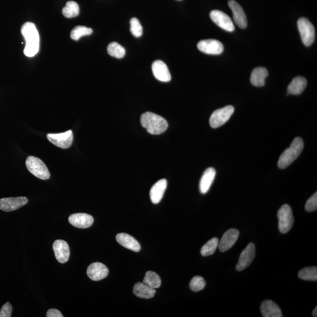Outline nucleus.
Instances as JSON below:
<instances>
[{
	"label": "nucleus",
	"instance_id": "nucleus-29",
	"mask_svg": "<svg viewBox=\"0 0 317 317\" xmlns=\"http://www.w3.org/2000/svg\"><path fill=\"white\" fill-rule=\"evenodd\" d=\"M218 239L215 238L207 242L201 249V255L206 257L211 256L215 253L216 249L218 247Z\"/></svg>",
	"mask_w": 317,
	"mask_h": 317
},
{
	"label": "nucleus",
	"instance_id": "nucleus-14",
	"mask_svg": "<svg viewBox=\"0 0 317 317\" xmlns=\"http://www.w3.org/2000/svg\"><path fill=\"white\" fill-rule=\"evenodd\" d=\"M233 14V19L239 27L244 29L247 26V20L243 8L235 0H230L228 2Z\"/></svg>",
	"mask_w": 317,
	"mask_h": 317
},
{
	"label": "nucleus",
	"instance_id": "nucleus-24",
	"mask_svg": "<svg viewBox=\"0 0 317 317\" xmlns=\"http://www.w3.org/2000/svg\"><path fill=\"white\" fill-rule=\"evenodd\" d=\"M269 75L267 69L264 67H258L254 69L251 74L250 81L254 86L261 87L265 85V80Z\"/></svg>",
	"mask_w": 317,
	"mask_h": 317
},
{
	"label": "nucleus",
	"instance_id": "nucleus-15",
	"mask_svg": "<svg viewBox=\"0 0 317 317\" xmlns=\"http://www.w3.org/2000/svg\"><path fill=\"white\" fill-rule=\"evenodd\" d=\"M86 273L92 280L98 281L108 276L109 270L107 267L101 263H94L89 265Z\"/></svg>",
	"mask_w": 317,
	"mask_h": 317
},
{
	"label": "nucleus",
	"instance_id": "nucleus-36",
	"mask_svg": "<svg viewBox=\"0 0 317 317\" xmlns=\"http://www.w3.org/2000/svg\"><path fill=\"white\" fill-rule=\"evenodd\" d=\"M47 317H63V315L60 312L59 310L57 309H50L47 311Z\"/></svg>",
	"mask_w": 317,
	"mask_h": 317
},
{
	"label": "nucleus",
	"instance_id": "nucleus-11",
	"mask_svg": "<svg viewBox=\"0 0 317 317\" xmlns=\"http://www.w3.org/2000/svg\"><path fill=\"white\" fill-rule=\"evenodd\" d=\"M28 201L26 197L2 198L0 199V209L6 212L14 211L25 206Z\"/></svg>",
	"mask_w": 317,
	"mask_h": 317
},
{
	"label": "nucleus",
	"instance_id": "nucleus-7",
	"mask_svg": "<svg viewBox=\"0 0 317 317\" xmlns=\"http://www.w3.org/2000/svg\"><path fill=\"white\" fill-rule=\"evenodd\" d=\"M235 108L232 105L225 106L213 112L210 118V125L213 128H218L223 125L232 117Z\"/></svg>",
	"mask_w": 317,
	"mask_h": 317
},
{
	"label": "nucleus",
	"instance_id": "nucleus-2",
	"mask_svg": "<svg viewBox=\"0 0 317 317\" xmlns=\"http://www.w3.org/2000/svg\"><path fill=\"white\" fill-rule=\"evenodd\" d=\"M141 125L152 135L164 133L168 128V123L163 117L151 112H147L140 117Z\"/></svg>",
	"mask_w": 317,
	"mask_h": 317
},
{
	"label": "nucleus",
	"instance_id": "nucleus-18",
	"mask_svg": "<svg viewBox=\"0 0 317 317\" xmlns=\"http://www.w3.org/2000/svg\"><path fill=\"white\" fill-rule=\"evenodd\" d=\"M68 221L77 228L86 229L92 225L94 220L92 216L86 213H76L70 216Z\"/></svg>",
	"mask_w": 317,
	"mask_h": 317
},
{
	"label": "nucleus",
	"instance_id": "nucleus-17",
	"mask_svg": "<svg viewBox=\"0 0 317 317\" xmlns=\"http://www.w3.org/2000/svg\"><path fill=\"white\" fill-rule=\"evenodd\" d=\"M152 69L156 79L160 81L168 82L171 80V75L168 67L162 60H155L152 63Z\"/></svg>",
	"mask_w": 317,
	"mask_h": 317
},
{
	"label": "nucleus",
	"instance_id": "nucleus-33",
	"mask_svg": "<svg viewBox=\"0 0 317 317\" xmlns=\"http://www.w3.org/2000/svg\"><path fill=\"white\" fill-rule=\"evenodd\" d=\"M130 24V30L132 35L137 38H139L142 36L143 28L139 20L136 18H132L131 20Z\"/></svg>",
	"mask_w": 317,
	"mask_h": 317
},
{
	"label": "nucleus",
	"instance_id": "nucleus-4",
	"mask_svg": "<svg viewBox=\"0 0 317 317\" xmlns=\"http://www.w3.org/2000/svg\"><path fill=\"white\" fill-rule=\"evenodd\" d=\"M28 171L36 177L42 180H48L50 178L48 169L40 158L30 156L25 162Z\"/></svg>",
	"mask_w": 317,
	"mask_h": 317
},
{
	"label": "nucleus",
	"instance_id": "nucleus-8",
	"mask_svg": "<svg viewBox=\"0 0 317 317\" xmlns=\"http://www.w3.org/2000/svg\"><path fill=\"white\" fill-rule=\"evenodd\" d=\"M47 139L50 142L61 149H68L73 142V132L70 130L60 134H49Z\"/></svg>",
	"mask_w": 317,
	"mask_h": 317
},
{
	"label": "nucleus",
	"instance_id": "nucleus-1",
	"mask_svg": "<svg viewBox=\"0 0 317 317\" xmlns=\"http://www.w3.org/2000/svg\"><path fill=\"white\" fill-rule=\"evenodd\" d=\"M21 33L26 43L24 54L28 57L35 56L40 49V36L36 26L33 23L26 22L22 25Z\"/></svg>",
	"mask_w": 317,
	"mask_h": 317
},
{
	"label": "nucleus",
	"instance_id": "nucleus-6",
	"mask_svg": "<svg viewBox=\"0 0 317 317\" xmlns=\"http://www.w3.org/2000/svg\"><path fill=\"white\" fill-rule=\"evenodd\" d=\"M297 25L302 42L307 47H309L315 40V28L309 20L304 17L298 20Z\"/></svg>",
	"mask_w": 317,
	"mask_h": 317
},
{
	"label": "nucleus",
	"instance_id": "nucleus-35",
	"mask_svg": "<svg viewBox=\"0 0 317 317\" xmlns=\"http://www.w3.org/2000/svg\"><path fill=\"white\" fill-rule=\"evenodd\" d=\"M13 307L10 302H6L0 310V317H10L12 315Z\"/></svg>",
	"mask_w": 317,
	"mask_h": 317
},
{
	"label": "nucleus",
	"instance_id": "nucleus-25",
	"mask_svg": "<svg viewBox=\"0 0 317 317\" xmlns=\"http://www.w3.org/2000/svg\"><path fill=\"white\" fill-rule=\"evenodd\" d=\"M134 294L138 297L149 299L154 297L155 295V289H152L143 282H138L134 285Z\"/></svg>",
	"mask_w": 317,
	"mask_h": 317
},
{
	"label": "nucleus",
	"instance_id": "nucleus-31",
	"mask_svg": "<svg viewBox=\"0 0 317 317\" xmlns=\"http://www.w3.org/2000/svg\"><path fill=\"white\" fill-rule=\"evenodd\" d=\"M93 33V30L90 28L85 27V26H77L71 33V38L75 41L79 40L80 37L91 35Z\"/></svg>",
	"mask_w": 317,
	"mask_h": 317
},
{
	"label": "nucleus",
	"instance_id": "nucleus-27",
	"mask_svg": "<svg viewBox=\"0 0 317 317\" xmlns=\"http://www.w3.org/2000/svg\"><path fill=\"white\" fill-rule=\"evenodd\" d=\"M62 14L66 18H73L79 15V7L76 2L70 1L67 2L63 8Z\"/></svg>",
	"mask_w": 317,
	"mask_h": 317
},
{
	"label": "nucleus",
	"instance_id": "nucleus-21",
	"mask_svg": "<svg viewBox=\"0 0 317 317\" xmlns=\"http://www.w3.org/2000/svg\"><path fill=\"white\" fill-rule=\"evenodd\" d=\"M168 182L166 179H161L157 181L154 186H152L151 191H150V198L152 202L154 204H158L160 202V200L165 194Z\"/></svg>",
	"mask_w": 317,
	"mask_h": 317
},
{
	"label": "nucleus",
	"instance_id": "nucleus-32",
	"mask_svg": "<svg viewBox=\"0 0 317 317\" xmlns=\"http://www.w3.org/2000/svg\"><path fill=\"white\" fill-rule=\"evenodd\" d=\"M206 286V281L202 277L195 276L190 282V289L193 292H198L204 289Z\"/></svg>",
	"mask_w": 317,
	"mask_h": 317
},
{
	"label": "nucleus",
	"instance_id": "nucleus-13",
	"mask_svg": "<svg viewBox=\"0 0 317 317\" xmlns=\"http://www.w3.org/2000/svg\"><path fill=\"white\" fill-rule=\"evenodd\" d=\"M239 232L238 229H231L224 233L220 242L218 241V248L221 252H225L233 246L238 240Z\"/></svg>",
	"mask_w": 317,
	"mask_h": 317
},
{
	"label": "nucleus",
	"instance_id": "nucleus-12",
	"mask_svg": "<svg viewBox=\"0 0 317 317\" xmlns=\"http://www.w3.org/2000/svg\"><path fill=\"white\" fill-rule=\"evenodd\" d=\"M256 248L255 245L253 243H250L245 248L243 252L241 253L240 258L238 261L236 270L240 272L246 269L249 267L251 263H252L254 258L255 257Z\"/></svg>",
	"mask_w": 317,
	"mask_h": 317
},
{
	"label": "nucleus",
	"instance_id": "nucleus-9",
	"mask_svg": "<svg viewBox=\"0 0 317 317\" xmlns=\"http://www.w3.org/2000/svg\"><path fill=\"white\" fill-rule=\"evenodd\" d=\"M210 17L216 25L223 29L224 30L233 32L235 30L234 23L232 19L223 11L213 10L210 13Z\"/></svg>",
	"mask_w": 317,
	"mask_h": 317
},
{
	"label": "nucleus",
	"instance_id": "nucleus-30",
	"mask_svg": "<svg viewBox=\"0 0 317 317\" xmlns=\"http://www.w3.org/2000/svg\"><path fill=\"white\" fill-rule=\"evenodd\" d=\"M107 51L111 56L117 58V59H122L125 56V49L117 42H114L109 44Z\"/></svg>",
	"mask_w": 317,
	"mask_h": 317
},
{
	"label": "nucleus",
	"instance_id": "nucleus-16",
	"mask_svg": "<svg viewBox=\"0 0 317 317\" xmlns=\"http://www.w3.org/2000/svg\"><path fill=\"white\" fill-rule=\"evenodd\" d=\"M53 250L58 261L65 263L70 258V251L68 244L64 240H57L53 244Z\"/></svg>",
	"mask_w": 317,
	"mask_h": 317
},
{
	"label": "nucleus",
	"instance_id": "nucleus-19",
	"mask_svg": "<svg viewBox=\"0 0 317 317\" xmlns=\"http://www.w3.org/2000/svg\"><path fill=\"white\" fill-rule=\"evenodd\" d=\"M118 243L129 250L135 252H139L141 249L140 245L136 239L126 233H119L116 237Z\"/></svg>",
	"mask_w": 317,
	"mask_h": 317
},
{
	"label": "nucleus",
	"instance_id": "nucleus-37",
	"mask_svg": "<svg viewBox=\"0 0 317 317\" xmlns=\"http://www.w3.org/2000/svg\"><path fill=\"white\" fill-rule=\"evenodd\" d=\"M313 316L314 317H317V307H316L315 308H314L313 311Z\"/></svg>",
	"mask_w": 317,
	"mask_h": 317
},
{
	"label": "nucleus",
	"instance_id": "nucleus-5",
	"mask_svg": "<svg viewBox=\"0 0 317 317\" xmlns=\"http://www.w3.org/2000/svg\"><path fill=\"white\" fill-rule=\"evenodd\" d=\"M278 218V229L282 234H285L292 228L294 217L292 209L289 204H284L277 213Z\"/></svg>",
	"mask_w": 317,
	"mask_h": 317
},
{
	"label": "nucleus",
	"instance_id": "nucleus-23",
	"mask_svg": "<svg viewBox=\"0 0 317 317\" xmlns=\"http://www.w3.org/2000/svg\"><path fill=\"white\" fill-rule=\"evenodd\" d=\"M307 85V80L303 77H297L290 83L287 88L288 94L298 95L304 91Z\"/></svg>",
	"mask_w": 317,
	"mask_h": 317
},
{
	"label": "nucleus",
	"instance_id": "nucleus-26",
	"mask_svg": "<svg viewBox=\"0 0 317 317\" xmlns=\"http://www.w3.org/2000/svg\"><path fill=\"white\" fill-rule=\"evenodd\" d=\"M143 282L152 289H156L160 287L162 281L157 273L152 271L146 272Z\"/></svg>",
	"mask_w": 317,
	"mask_h": 317
},
{
	"label": "nucleus",
	"instance_id": "nucleus-20",
	"mask_svg": "<svg viewBox=\"0 0 317 317\" xmlns=\"http://www.w3.org/2000/svg\"><path fill=\"white\" fill-rule=\"evenodd\" d=\"M262 316L264 317H282V314L280 308L270 299H266L262 302L260 306Z\"/></svg>",
	"mask_w": 317,
	"mask_h": 317
},
{
	"label": "nucleus",
	"instance_id": "nucleus-10",
	"mask_svg": "<svg viewBox=\"0 0 317 317\" xmlns=\"http://www.w3.org/2000/svg\"><path fill=\"white\" fill-rule=\"evenodd\" d=\"M198 48L203 53L210 55H219L223 53V44L216 40H204L198 44Z\"/></svg>",
	"mask_w": 317,
	"mask_h": 317
},
{
	"label": "nucleus",
	"instance_id": "nucleus-28",
	"mask_svg": "<svg viewBox=\"0 0 317 317\" xmlns=\"http://www.w3.org/2000/svg\"><path fill=\"white\" fill-rule=\"evenodd\" d=\"M298 277L306 281H315L317 280V267H308L304 268L299 271Z\"/></svg>",
	"mask_w": 317,
	"mask_h": 317
},
{
	"label": "nucleus",
	"instance_id": "nucleus-34",
	"mask_svg": "<svg viewBox=\"0 0 317 317\" xmlns=\"http://www.w3.org/2000/svg\"><path fill=\"white\" fill-rule=\"evenodd\" d=\"M305 209L307 212L316 211L317 209V192L307 200L306 204H305Z\"/></svg>",
	"mask_w": 317,
	"mask_h": 317
},
{
	"label": "nucleus",
	"instance_id": "nucleus-3",
	"mask_svg": "<svg viewBox=\"0 0 317 317\" xmlns=\"http://www.w3.org/2000/svg\"><path fill=\"white\" fill-rule=\"evenodd\" d=\"M303 148V140L299 137L295 138L290 148L285 149L279 157L278 162L279 168L285 169L290 166L301 154Z\"/></svg>",
	"mask_w": 317,
	"mask_h": 317
},
{
	"label": "nucleus",
	"instance_id": "nucleus-22",
	"mask_svg": "<svg viewBox=\"0 0 317 317\" xmlns=\"http://www.w3.org/2000/svg\"><path fill=\"white\" fill-rule=\"evenodd\" d=\"M216 175V170L213 168H209L204 171L199 184L200 191L201 194H206L208 192L215 180Z\"/></svg>",
	"mask_w": 317,
	"mask_h": 317
}]
</instances>
